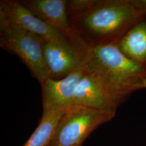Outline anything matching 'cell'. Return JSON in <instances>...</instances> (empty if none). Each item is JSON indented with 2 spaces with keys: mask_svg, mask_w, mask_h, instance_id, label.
Returning a JSON list of instances; mask_svg holds the SVG:
<instances>
[{
  "mask_svg": "<svg viewBox=\"0 0 146 146\" xmlns=\"http://www.w3.org/2000/svg\"><path fill=\"white\" fill-rule=\"evenodd\" d=\"M98 0H72L67 1V9L74 15L84 16L91 11Z\"/></svg>",
  "mask_w": 146,
  "mask_h": 146,
  "instance_id": "7c38bea8",
  "label": "cell"
},
{
  "mask_svg": "<svg viewBox=\"0 0 146 146\" xmlns=\"http://www.w3.org/2000/svg\"><path fill=\"white\" fill-rule=\"evenodd\" d=\"M84 68L127 98L140 89L142 82L146 78V71L121 52L115 42L89 46Z\"/></svg>",
  "mask_w": 146,
  "mask_h": 146,
  "instance_id": "6da1fadb",
  "label": "cell"
},
{
  "mask_svg": "<svg viewBox=\"0 0 146 146\" xmlns=\"http://www.w3.org/2000/svg\"><path fill=\"white\" fill-rule=\"evenodd\" d=\"M84 73V66L61 80L49 78L41 84L43 111L64 110L73 105L77 86Z\"/></svg>",
  "mask_w": 146,
  "mask_h": 146,
  "instance_id": "52a82bcc",
  "label": "cell"
},
{
  "mask_svg": "<svg viewBox=\"0 0 146 146\" xmlns=\"http://www.w3.org/2000/svg\"><path fill=\"white\" fill-rule=\"evenodd\" d=\"M127 99L99 76L85 70L76 89L73 105L116 113Z\"/></svg>",
  "mask_w": 146,
  "mask_h": 146,
  "instance_id": "5b68a950",
  "label": "cell"
},
{
  "mask_svg": "<svg viewBox=\"0 0 146 146\" xmlns=\"http://www.w3.org/2000/svg\"><path fill=\"white\" fill-rule=\"evenodd\" d=\"M63 110L43 111L35 130L23 146H48L55 131Z\"/></svg>",
  "mask_w": 146,
  "mask_h": 146,
  "instance_id": "8fae6325",
  "label": "cell"
},
{
  "mask_svg": "<svg viewBox=\"0 0 146 146\" xmlns=\"http://www.w3.org/2000/svg\"><path fill=\"white\" fill-rule=\"evenodd\" d=\"M37 17L67 36L74 34L68 20L66 0H27L20 2Z\"/></svg>",
  "mask_w": 146,
  "mask_h": 146,
  "instance_id": "9c48e42d",
  "label": "cell"
},
{
  "mask_svg": "<svg viewBox=\"0 0 146 146\" xmlns=\"http://www.w3.org/2000/svg\"><path fill=\"white\" fill-rule=\"evenodd\" d=\"M44 42L40 37L11 23L0 14L1 47L20 58L41 84L51 78L43 54Z\"/></svg>",
  "mask_w": 146,
  "mask_h": 146,
  "instance_id": "277c9868",
  "label": "cell"
},
{
  "mask_svg": "<svg viewBox=\"0 0 146 146\" xmlns=\"http://www.w3.org/2000/svg\"></svg>",
  "mask_w": 146,
  "mask_h": 146,
  "instance_id": "5bb4252c",
  "label": "cell"
},
{
  "mask_svg": "<svg viewBox=\"0 0 146 146\" xmlns=\"http://www.w3.org/2000/svg\"><path fill=\"white\" fill-rule=\"evenodd\" d=\"M145 88H146V78L143 80V81L142 82L141 85L140 86V89Z\"/></svg>",
  "mask_w": 146,
  "mask_h": 146,
  "instance_id": "4fadbf2b",
  "label": "cell"
},
{
  "mask_svg": "<svg viewBox=\"0 0 146 146\" xmlns=\"http://www.w3.org/2000/svg\"><path fill=\"white\" fill-rule=\"evenodd\" d=\"M115 114L83 106H70L63 110L48 146H82L89 136L112 120Z\"/></svg>",
  "mask_w": 146,
  "mask_h": 146,
  "instance_id": "3957f363",
  "label": "cell"
},
{
  "mask_svg": "<svg viewBox=\"0 0 146 146\" xmlns=\"http://www.w3.org/2000/svg\"><path fill=\"white\" fill-rule=\"evenodd\" d=\"M121 52L146 72V14L117 42Z\"/></svg>",
  "mask_w": 146,
  "mask_h": 146,
  "instance_id": "30bf717a",
  "label": "cell"
},
{
  "mask_svg": "<svg viewBox=\"0 0 146 146\" xmlns=\"http://www.w3.org/2000/svg\"><path fill=\"white\" fill-rule=\"evenodd\" d=\"M43 54L51 78L65 77L83 67L87 55L80 52L75 46L52 42H44Z\"/></svg>",
  "mask_w": 146,
  "mask_h": 146,
  "instance_id": "ba28073f",
  "label": "cell"
},
{
  "mask_svg": "<svg viewBox=\"0 0 146 146\" xmlns=\"http://www.w3.org/2000/svg\"><path fill=\"white\" fill-rule=\"evenodd\" d=\"M145 14L135 0H98L83 16V24L96 40L93 44L117 43Z\"/></svg>",
  "mask_w": 146,
  "mask_h": 146,
  "instance_id": "7a4b0ae2",
  "label": "cell"
},
{
  "mask_svg": "<svg viewBox=\"0 0 146 146\" xmlns=\"http://www.w3.org/2000/svg\"><path fill=\"white\" fill-rule=\"evenodd\" d=\"M0 14L11 23L31 33L45 42L75 46L69 40L68 36L37 17L20 2L1 1Z\"/></svg>",
  "mask_w": 146,
  "mask_h": 146,
  "instance_id": "8992f818",
  "label": "cell"
}]
</instances>
